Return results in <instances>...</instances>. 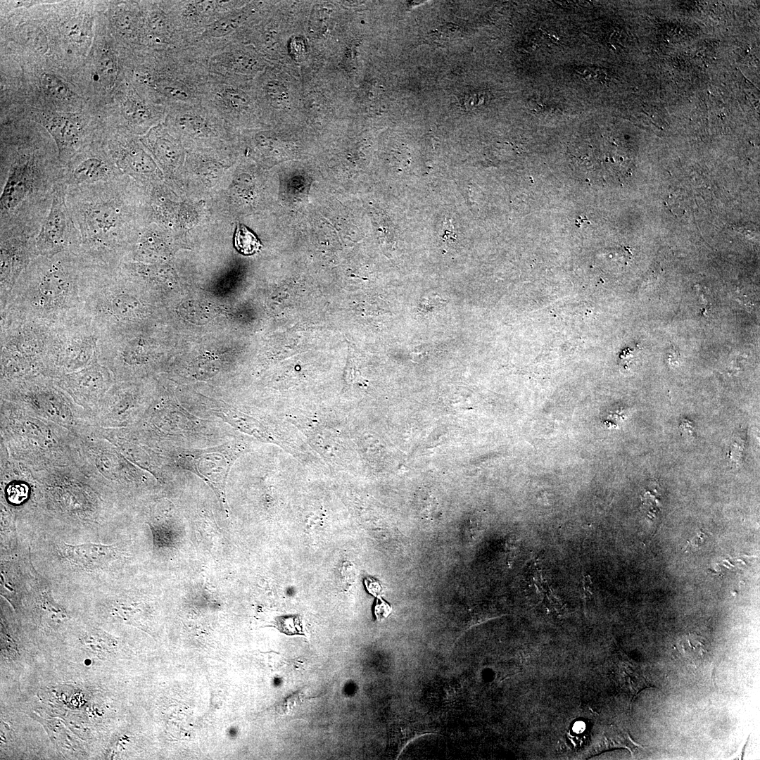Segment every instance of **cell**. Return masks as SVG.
<instances>
[{
	"instance_id": "cell-1",
	"label": "cell",
	"mask_w": 760,
	"mask_h": 760,
	"mask_svg": "<svg viewBox=\"0 0 760 760\" xmlns=\"http://www.w3.org/2000/svg\"><path fill=\"white\" fill-rule=\"evenodd\" d=\"M2 137L0 167V238L36 237L63 180L58 153L30 130Z\"/></svg>"
},
{
	"instance_id": "cell-2",
	"label": "cell",
	"mask_w": 760,
	"mask_h": 760,
	"mask_svg": "<svg viewBox=\"0 0 760 760\" xmlns=\"http://www.w3.org/2000/svg\"><path fill=\"white\" fill-rule=\"evenodd\" d=\"M27 467L34 480L32 532L74 538L112 528L117 502L75 462Z\"/></svg>"
},
{
	"instance_id": "cell-3",
	"label": "cell",
	"mask_w": 760,
	"mask_h": 760,
	"mask_svg": "<svg viewBox=\"0 0 760 760\" xmlns=\"http://www.w3.org/2000/svg\"><path fill=\"white\" fill-rule=\"evenodd\" d=\"M102 268L79 255L64 252L38 255L23 272L1 317L61 325L80 317L85 298Z\"/></svg>"
},
{
	"instance_id": "cell-4",
	"label": "cell",
	"mask_w": 760,
	"mask_h": 760,
	"mask_svg": "<svg viewBox=\"0 0 760 760\" xmlns=\"http://www.w3.org/2000/svg\"><path fill=\"white\" fill-rule=\"evenodd\" d=\"M122 184L119 177L67 189V205L80 236L77 255L99 268L116 270L125 241L129 213Z\"/></svg>"
},
{
	"instance_id": "cell-5",
	"label": "cell",
	"mask_w": 760,
	"mask_h": 760,
	"mask_svg": "<svg viewBox=\"0 0 760 760\" xmlns=\"http://www.w3.org/2000/svg\"><path fill=\"white\" fill-rule=\"evenodd\" d=\"M134 81L167 108L201 103L209 78L204 59L191 45L145 49L136 61Z\"/></svg>"
},
{
	"instance_id": "cell-6",
	"label": "cell",
	"mask_w": 760,
	"mask_h": 760,
	"mask_svg": "<svg viewBox=\"0 0 760 760\" xmlns=\"http://www.w3.org/2000/svg\"><path fill=\"white\" fill-rule=\"evenodd\" d=\"M75 434L8 402L1 400V449L31 467L74 461Z\"/></svg>"
},
{
	"instance_id": "cell-7",
	"label": "cell",
	"mask_w": 760,
	"mask_h": 760,
	"mask_svg": "<svg viewBox=\"0 0 760 760\" xmlns=\"http://www.w3.org/2000/svg\"><path fill=\"white\" fill-rule=\"evenodd\" d=\"M59 325L1 317V381L46 376Z\"/></svg>"
},
{
	"instance_id": "cell-8",
	"label": "cell",
	"mask_w": 760,
	"mask_h": 760,
	"mask_svg": "<svg viewBox=\"0 0 760 760\" xmlns=\"http://www.w3.org/2000/svg\"><path fill=\"white\" fill-rule=\"evenodd\" d=\"M1 400L63 426L74 434L93 426L89 412L77 405L52 378L45 375L1 381Z\"/></svg>"
},
{
	"instance_id": "cell-9",
	"label": "cell",
	"mask_w": 760,
	"mask_h": 760,
	"mask_svg": "<svg viewBox=\"0 0 760 760\" xmlns=\"http://www.w3.org/2000/svg\"><path fill=\"white\" fill-rule=\"evenodd\" d=\"M101 339L99 330L82 316L59 325L46 376L54 378L99 362Z\"/></svg>"
},
{
	"instance_id": "cell-10",
	"label": "cell",
	"mask_w": 760,
	"mask_h": 760,
	"mask_svg": "<svg viewBox=\"0 0 760 760\" xmlns=\"http://www.w3.org/2000/svg\"><path fill=\"white\" fill-rule=\"evenodd\" d=\"M67 189L63 180L55 189L49 212L35 237L37 255L78 253L80 236L67 205Z\"/></svg>"
},
{
	"instance_id": "cell-11",
	"label": "cell",
	"mask_w": 760,
	"mask_h": 760,
	"mask_svg": "<svg viewBox=\"0 0 760 760\" xmlns=\"http://www.w3.org/2000/svg\"><path fill=\"white\" fill-rule=\"evenodd\" d=\"M248 86L238 82L211 77L206 82L201 103L224 122H239L255 110V103Z\"/></svg>"
},
{
	"instance_id": "cell-12",
	"label": "cell",
	"mask_w": 760,
	"mask_h": 760,
	"mask_svg": "<svg viewBox=\"0 0 760 760\" xmlns=\"http://www.w3.org/2000/svg\"><path fill=\"white\" fill-rule=\"evenodd\" d=\"M119 177V170L106 146H85L63 166V181L68 187L108 182Z\"/></svg>"
},
{
	"instance_id": "cell-13",
	"label": "cell",
	"mask_w": 760,
	"mask_h": 760,
	"mask_svg": "<svg viewBox=\"0 0 760 760\" xmlns=\"http://www.w3.org/2000/svg\"><path fill=\"white\" fill-rule=\"evenodd\" d=\"M52 379L77 405L89 412L114 384L115 381L110 369L99 362Z\"/></svg>"
},
{
	"instance_id": "cell-14",
	"label": "cell",
	"mask_w": 760,
	"mask_h": 760,
	"mask_svg": "<svg viewBox=\"0 0 760 760\" xmlns=\"http://www.w3.org/2000/svg\"><path fill=\"white\" fill-rule=\"evenodd\" d=\"M143 46L172 49L188 46L191 41L177 22L168 1H145Z\"/></svg>"
},
{
	"instance_id": "cell-15",
	"label": "cell",
	"mask_w": 760,
	"mask_h": 760,
	"mask_svg": "<svg viewBox=\"0 0 760 760\" xmlns=\"http://www.w3.org/2000/svg\"><path fill=\"white\" fill-rule=\"evenodd\" d=\"M205 64L210 76L238 82H245L264 67L257 53L241 42L212 51L205 57Z\"/></svg>"
},
{
	"instance_id": "cell-16",
	"label": "cell",
	"mask_w": 760,
	"mask_h": 760,
	"mask_svg": "<svg viewBox=\"0 0 760 760\" xmlns=\"http://www.w3.org/2000/svg\"><path fill=\"white\" fill-rule=\"evenodd\" d=\"M180 28L191 42L207 27L246 2L241 1H168Z\"/></svg>"
},
{
	"instance_id": "cell-17",
	"label": "cell",
	"mask_w": 760,
	"mask_h": 760,
	"mask_svg": "<svg viewBox=\"0 0 760 760\" xmlns=\"http://www.w3.org/2000/svg\"><path fill=\"white\" fill-rule=\"evenodd\" d=\"M37 256L35 237L0 238L1 308L6 304L23 272Z\"/></svg>"
},
{
	"instance_id": "cell-18",
	"label": "cell",
	"mask_w": 760,
	"mask_h": 760,
	"mask_svg": "<svg viewBox=\"0 0 760 760\" xmlns=\"http://www.w3.org/2000/svg\"><path fill=\"white\" fill-rule=\"evenodd\" d=\"M39 120L53 138L63 166L92 137L88 123L76 115L43 114Z\"/></svg>"
},
{
	"instance_id": "cell-19",
	"label": "cell",
	"mask_w": 760,
	"mask_h": 760,
	"mask_svg": "<svg viewBox=\"0 0 760 760\" xmlns=\"http://www.w3.org/2000/svg\"><path fill=\"white\" fill-rule=\"evenodd\" d=\"M120 111L131 128L145 129L165 118L167 108L137 83H128L121 94Z\"/></svg>"
},
{
	"instance_id": "cell-20",
	"label": "cell",
	"mask_w": 760,
	"mask_h": 760,
	"mask_svg": "<svg viewBox=\"0 0 760 760\" xmlns=\"http://www.w3.org/2000/svg\"><path fill=\"white\" fill-rule=\"evenodd\" d=\"M144 3L125 2L112 12L111 20L116 32L129 44L142 46L144 32Z\"/></svg>"
},
{
	"instance_id": "cell-21",
	"label": "cell",
	"mask_w": 760,
	"mask_h": 760,
	"mask_svg": "<svg viewBox=\"0 0 760 760\" xmlns=\"http://www.w3.org/2000/svg\"><path fill=\"white\" fill-rule=\"evenodd\" d=\"M118 74L119 63L116 54L111 49H103L95 63L94 80L104 89H111Z\"/></svg>"
},
{
	"instance_id": "cell-22",
	"label": "cell",
	"mask_w": 760,
	"mask_h": 760,
	"mask_svg": "<svg viewBox=\"0 0 760 760\" xmlns=\"http://www.w3.org/2000/svg\"><path fill=\"white\" fill-rule=\"evenodd\" d=\"M234 246L241 254L250 255L258 252L262 245L253 233L244 225L239 224L234 234Z\"/></svg>"
},
{
	"instance_id": "cell-23",
	"label": "cell",
	"mask_w": 760,
	"mask_h": 760,
	"mask_svg": "<svg viewBox=\"0 0 760 760\" xmlns=\"http://www.w3.org/2000/svg\"><path fill=\"white\" fill-rule=\"evenodd\" d=\"M678 649L680 654L687 660L696 661L707 653V649L700 637L688 635L678 642Z\"/></svg>"
},
{
	"instance_id": "cell-24",
	"label": "cell",
	"mask_w": 760,
	"mask_h": 760,
	"mask_svg": "<svg viewBox=\"0 0 760 760\" xmlns=\"http://www.w3.org/2000/svg\"><path fill=\"white\" fill-rule=\"evenodd\" d=\"M621 674L634 695L646 688H654L647 681L642 669L638 665L626 664Z\"/></svg>"
},
{
	"instance_id": "cell-25",
	"label": "cell",
	"mask_w": 760,
	"mask_h": 760,
	"mask_svg": "<svg viewBox=\"0 0 760 760\" xmlns=\"http://www.w3.org/2000/svg\"><path fill=\"white\" fill-rule=\"evenodd\" d=\"M42 84L44 91L53 99L65 101L70 97V91L59 78L55 75L45 73L42 77Z\"/></svg>"
},
{
	"instance_id": "cell-26",
	"label": "cell",
	"mask_w": 760,
	"mask_h": 760,
	"mask_svg": "<svg viewBox=\"0 0 760 760\" xmlns=\"http://www.w3.org/2000/svg\"><path fill=\"white\" fill-rule=\"evenodd\" d=\"M275 626L281 632L287 635L304 634L302 617L298 614L277 617Z\"/></svg>"
},
{
	"instance_id": "cell-27",
	"label": "cell",
	"mask_w": 760,
	"mask_h": 760,
	"mask_svg": "<svg viewBox=\"0 0 760 760\" xmlns=\"http://www.w3.org/2000/svg\"><path fill=\"white\" fill-rule=\"evenodd\" d=\"M392 612L391 606L382 600L379 596L377 597L376 602L374 606V614L378 621H382L386 619Z\"/></svg>"
},
{
	"instance_id": "cell-28",
	"label": "cell",
	"mask_w": 760,
	"mask_h": 760,
	"mask_svg": "<svg viewBox=\"0 0 760 760\" xmlns=\"http://www.w3.org/2000/svg\"><path fill=\"white\" fill-rule=\"evenodd\" d=\"M365 584L368 592L374 596L379 597L382 591L379 583L372 578L367 577L365 579Z\"/></svg>"
}]
</instances>
